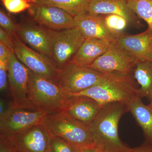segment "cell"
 Wrapping results in <instances>:
<instances>
[{
    "instance_id": "6da1fadb",
    "label": "cell",
    "mask_w": 152,
    "mask_h": 152,
    "mask_svg": "<svg viewBox=\"0 0 152 152\" xmlns=\"http://www.w3.org/2000/svg\"><path fill=\"white\" fill-rule=\"evenodd\" d=\"M128 112L124 103L107 104L101 109L88 127L94 148L101 152H130L132 148L125 145L119 136L118 126L123 115Z\"/></svg>"
},
{
    "instance_id": "7a4b0ae2",
    "label": "cell",
    "mask_w": 152,
    "mask_h": 152,
    "mask_svg": "<svg viewBox=\"0 0 152 152\" xmlns=\"http://www.w3.org/2000/svg\"><path fill=\"white\" fill-rule=\"evenodd\" d=\"M138 89L132 75L105 73L96 84L81 92L70 94L92 98L103 107L107 104L117 102L128 104L138 96Z\"/></svg>"
},
{
    "instance_id": "3957f363",
    "label": "cell",
    "mask_w": 152,
    "mask_h": 152,
    "mask_svg": "<svg viewBox=\"0 0 152 152\" xmlns=\"http://www.w3.org/2000/svg\"><path fill=\"white\" fill-rule=\"evenodd\" d=\"M70 96L58 82L30 70L28 99L33 107L53 115L63 111Z\"/></svg>"
},
{
    "instance_id": "277c9868",
    "label": "cell",
    "mask_w": 152,
    "mask_h": 152,
    "mask_svg": "<svg viewBox=\"0 0 152 152\" xmlns=\"http://www.w3.org/2000/svg\"><path fill=\"white\" fill-rule=\"evenodd\" d=\"M43 124L52 136L64 140L81 151L94 148L88 126L75 119L64 112L47 115Z\"/></svg>"
},
{
    "instance_id": "5b68a950",
    "label": "cell",
    "mask_w": 152,
    "mask_h": 152,
    "mask_svg": "<svg viewBox=\"0 0 152 152\" xmlns=\"http://www.w3.org/2000/svg\"><path fill=\"white\" fill-rule=\"evenodd\" d=\"M47 114L32 106L16 107L0 119V139L8 138L43 124Z\"/></svg>"
},
{
    "instance_id": "8992f818",
    "label": "cell",
    "mask_w": 152,
    "mask_h": 152,
    "mask_svg": "<svg viewBox=\"0 0 152 152\" xmlns=\"http://www.w3.org/2000/svg\"><path fill=\"white\" fill-rule=\"evenodd\" d=\"M105 74L70 61L60 69L59 83L67 92L77 94L97 84Z\"/></svg>"
},
{
    "instance_id": "52a82bcc",
    "label": "cell",
    "mask_w": 152,
    "mask_h": 152,
    "mask_svg": "<svg viewBox=\"0 0 152 152\" xmlns=\"http://www.w3.org/2000/svg\"><path fill=\"white\" fill-rule=\"evenodd\" d=\"M13 38L14 53L19 61L33 72L59 83L60 69L51 58L28 46L18 36Z\"/></svg>"
},
{
    "instance_id": "ba28073f",
    "label": "cell",
    "mask_w": 152,
    "mask_h": 152,
    "mask_svg": "<svg viewBox=\"0 0 152 152\" xmlns=\"http://www.w3.org/2000/svg\"><path fill=\"white\" fill-rule=\"evenodd\" d=\"M137 61L114 41L89 67L103 73L132 75Z\"/></svg>"
},
{
    "instance_id": "9c48e42d",
    "label": "cell",
    "mask_w": 152,
    "mask_h": 152,
    "mask_svg": "<svg viewBox=\"0 0 152 152\" xmlns=\"http://www.w3.org/2000/svg\"><path fill=\"white\" fill-rule=\"evenodd\" d=\"M52 135L44 124L29 128L6 139H0L18 152H51Z\"/></svg>"
},
{
    "instance_id": "30bf717a",
    "label": "cell",
    "mask_w": 152,
    "mask_h": 152,
    "mask_svg": "<svg viewBox=\"0 0 152 152\" xmlns=\"http://www.w3.org/2000/svg\"><path fill=\"white\" fill-rule=\"evenodd\" d=\"M85 39L76 27L54 31L51 58L59 69L70 61Z\"/></svg>"
},
{
    "instance_id": "8fae6325",
    "label": "cell",
    "mask_w": 152,
    "mask_h": 152,
    "mask_svg": "<svg viewBox=\"0 0 152 152\" xmlns=\"http://www.w3.org/2000/svg\"><path fill=\"white\" fill-rule=\"evenodd\" d=\"M29 75L30 70L13 52L9 60L8 79L15 107L32 106L28 99Z\"/></svg>"
},
{
    "instance_id": "7c38bea8",
    "label": "cell",
    "mask_w": 152,
    "mask_h": 152,
    "mask_svg": "<svg viewBox=\"0 0 152 152\" xmlns=\"http://www.w3.org/2000/svg\"><path fill=\"white\" fill-rule=\"evenodd\" d=\"M28 11L35 21L49 29L59 31L76 27L74 17L62 9L32 3Z\"/></svg>"
},
{
    "instance_id": "4fadbf2b",
    "label": "cell",
    "mask_w": 152,
    "mask_h": 152,
    "mask_svg": "<svg viewBox=\"0 0 152 152\" xmlns=\"http://www.w3.org/2000/svg\"><path fill=\"white\" fill-rule=\"evenodd\" d=\"M54 31L27 22L17 25V35L26 45L51 58Z\"/></svg>"
},
{
    "instance_id": "5bb4252c",
    "label": "cell",
    "mask_w": 152,
    "mask_h": 152,
    "mask_svg": "<svg viewBox=\"0 0 152 152\" xmlns=\"http://www.w3.org/2000/svg\"><path fill=\"white\" fill-rule=\"evenodd\" d=\"M76 27L85 39H99L110 42L116 41L122 34L113 31L106 26L103 15H93L88 13L74 17Z\"/></svg>"
},
{
    "instance_id": "9a60e30c",
    "label": "cell",
    "mask_w": 152,
    "mask_h": 152,
    "mask_svg": "<svg viewBox=\"0 0 152 152\" xmlns=\"http://www.w3.org/2000/svg\"><path fill=\"white\" fill-rule=\"evenodd\" d=\"M116 42L121 48L138 61L152 63V30L148 27L145 31L135 35H121Z\"/></svg>"
},
{
    "instance_id": "2e32d148",
    "label": "cell",
    "mask_w": 152,
    "mask_h": 152,
    "mask_svg": "<svg viewBox=\"0 0 152 152\" xmlns=\"http://www.w3.org/2000/svg\"><path fill=\"white\" fill-rule=\"evenodd\" d=\"M102 107L92 98L71 94L63 111L75 119L89 126L97 116Z\"/></svg>"
},
{
    "instance_id": "e0dca14e",
    "label": "cell",
    "mask_w": 152,
    "mask_h": 152,
    "mask_svg": "<svg viewBox=\"0 0 152 152\" xmlns=\"http://www.w3.org/2000/svg\"><path fill=\"white\" fill-rule=\"evenodd\" d=\"M88 13L93 15L116 14L126 19L129 23H140L128 6L127 0H90Z\"/></svg>"
},
{
    "instance_id": "ac0fdd59",
    "label": "cell",
    "mask_w": 152,
    "mask_h": 152,
    "mask_svg": "<svg viewBox=\"0 0 152 152\" xmlns=\"http://www.w3.org/2000/svg\"><path fill=\"white\" fill-rule=\"evenodd\" d=\"M111 42L104 39H85L71 61L80 65L89 66L107 51Z\"/></svg>"
},
{
    "instance_id": "d6986e66",
    "label": "cell",
    "mask_w": 152,
    "mask_h": 152,
    "mask_svg": "<svg viewBox=\"0 0 152 152\" xmlns=\"http://www.w3.org/2000/svg\"><path fill=\"white\" fill-rule=\"evenodd\" d=\"M129 112L141 128L145 138V143L152 146V108L145 104L142 99L137 96L128 104Z\"/></svg>"
},
{
    "instance_id": "ffe728a7",
    "label": "cell",
    "mask_w": 152,
    "mask_h": 152,
    "mask_svg": "<svg viewBox=\"0 0 152 152\" xmlns=\"http://www.w3.org/2000/svg\"><path fill=\"white\" fill-rule=\"evenodd\" d=\"M134 78L140 86L137 91L138 96L145 98L152 101V63L137 61L134 71Z\"/></svg>"
},
{
    "instance_id": "44dd1931",
    "label": "cell",
    "mask_w": 152,
    "mask_h": 152,
    "mask_svg": "<svg viewBox=\"0 0 152 152\" xmlns=\"http://www.w3.org/2000/svg\"><path fill=\"white\" fill-rule=\"evenodd\" d=\"M90 0H33V3L53 6L64 10L74 17L88 13Z\"/></svg>"
},
{
    "instance_id": "7402d4cb",
    "label": "cell",
    "mask_w": 152,
    "mask_h": 152,
    "mask_svg": "<svg viewBox=\"0 0 152 152\" xmlns=\"http://www.w3.org/2000/svg\"><path fill=\"white\" fill-rule=\"evenodd\" d=\"M128 6L152 30V0H127Z\"/></svg>"
},
{
    "instance_id": "603a6c76",
    "label": "cell",
    "mask_w": 152,
    "mask_h": 152,
    "mask_svg": "<svg viewBox=\"0 0 152 152\" xmlns=\"http://www.w3.org/2000/svg\"><path fill=\"white\" fill-rule=\"evenodd\" d=\"M104 20L107 27L115 32L122 34V31L126 28L129 23L126 19L116 14L104 15Z\"/></svg>"
},
{
    "instance_id": "cb8c5ba5",
    "label": "cell",
    "mask_w": 152,
    "mask_h": 152,
    "mask_svg": "<svg viewBox=\"0 0 152 152\" xmlns=\"http://www.w3.org/2000/svg\"><path fill=\"white\" fill-rule=\"evenodd\" d=\"M3 5L9 12L18 14L28 10L33 0H1Z\"/></svg>"
},
{
    "instance_id": "d4e9b609",
    "label": "cell",
    "mask_w": 152,
    "mask_h": 152,
    "mask_svg": "<svg viewBox=\"0 0 152 152\" xmlns=\"http://www.w3.org/2000/svg\"><path fill=\"white\" fill-rule=\"evenodd\" d=\"M51 152H81V150L64 140L52 136L50 142Z\"/></svg>"
},
{
    "instance_id": "484cf974",
    "label": "cell",
    "mask_w": 152,
    "mask_h": 152,
    "mask_svg": "<svg viewBox=\"0 0 152 152\" xmlns=\"http://www.w3.org/2000/svg\"><path fill=\"white\" fill-rule=\"evenodd\" d=\"M0 25L3 29L13 38L17 35V25L3 9H0Z\"/></svg>"
},
{
    "instance_id": "4316f807",
    "label": "cell",
    "mask_w": 152,
    "mask_h": 152,
    "mask_svg": "<svg viewBox=\"0 0 152 152\" xmlns=\"http://www.w3.org/2000/svg\"><path fill=\"white\" fill-rule=\"evenodd\" d=\"M8 64L0 62V90L1 92L5 91L7 86Z\"/></svg>"
},
{
    "instance_id": "83f0119b",
    "label": "cell",
    "mask_w": 152,
    "mask_h": 152,
    "mask_svg": "<svg viewBox=\"0 0 152 152\" xmlns=\"http://www.w3.org/2000/svg\"><path fill=\"white\" fill-rule=\"evenodd\" d=\"M0 43L4 44L12 52H14L13 38L1 28H0Z\"/></svg>"
},
{
    "instance_id": "f1b7e54d",
    "label": "cell",
    "mask_w": 152,
    "mask_h": 152,
    "mask_svg": "<svg viewBox=\"0 0 152 152\" xmlns=\"http://www.w3.org/2000/svg\"><path fill=\"white\" fill-rule=\"evenodd\" d=\"M12 53L8 47L0 43V62L8 64Z\"/></svg>"
},
{
    "instance_id": "f546056e",
    "label": "cell",
    "mask_w": 152,
    "mask_h": 152,
    "mask_svg": "<svg viewBox=\"0 0 152 152\" xmlns=\"http://www.w3.org/2000/svg\"><path fill=\"white\" fill-rule=\"evenodd\" d=\"M14 106L12 101L9 103L3 98H1L0 100V119L6 115L13 108Z\"/></svg>"
},
{
    "instance_id": "4dcf8cb0",
    "label": "cell",
    "mask_w": 152,
    "mask_h": 152,
    "mask_svg": "<svg viewBox=\"0 0 152 152\" xmlns=\"http://www.w3.org/2000/svg\"><path fill=\"white\" fill-rule=\"evenodd\" d=\"M130 152H152V146L145 143L137 148H132Z\"/></svg>"
},
{
    "instance_id": "1f68e13d",
    "label": "cell",
    "mask_w": 152,
    "mask_h": 152,
    "mask_svg": "<svg viewBox=\"0 0 152 152\" xmlns=\"http://www.w3.org/2000/svg\"><path fill=\"white\" fill-rule=\"evenodd\" d=\"M0 152H13V151L5 142L0 140Z\"/></svg>"
},
{
    "instance_id": "d6a6232c",
    "label": "cell",
    "mask_w": 152,
    "mask_h": 152,
    "mask_svg": "<svg viewBox=\"0 0 152 152\" xmlns=\"http://www.w3.org/2000/svg\"><path fill=\"white\" fill-rule=\"evenodd\" d=\"M81 152H101L95 148L87 149L82 151Z\"/></svg>"
},
{
    "instance_id": "836d02e7",
    "label": "cell",
    "mask_w": 152,
    "mask_h": 152,
    "mask_svg": "<svg viewBox=\"0 0 152 152\" xmlns=\"http://www.w3.org/2000/svg\"><path fill=\"white\" fill-rule=\"evenodd\" d=\"M149 105L151 106V107L152 108V101L151 102H150V104Z\"/></svg>"
},
{
    "instance_id": "e575fe53",
    "label": "cell",
    "mask_w": 152,
    "mask_h": 152,
    "mask_svg": "<svg viewBox=\"0 0 152 152\" xmlns=\"http://www.w3.org/2000/svg\"><path fill=\"white\" fill-rule=\"evenodd\" d=\"M13 152H18L15 151H13Z\"/></svg>"
}]
</instances>
